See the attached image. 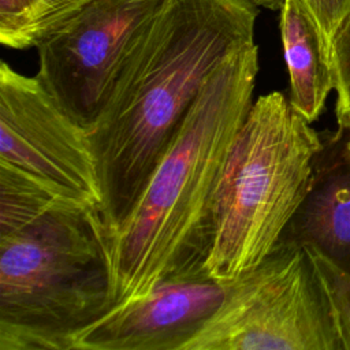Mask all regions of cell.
I'll return each instance as SVG.
<instances>
[{"instance_id": "cell-7", "label": "cell", "mask_w": 350, "mask_h": 350, "mask_svg": "<svg viewBox=\"0 0 350 350\" xmlns=\"http://www.w3.org/2000/svg\"><path fill=\"white\" fill-rule=\"evenodd\" d=\"M0 161L57 194L100 208L103 193L86 129L37 77L0 64Z\"/></svg>"}, {"instance_id": "cell-5", "label": "cell", "mask_w": 350, "mask_h": 350, "mask_svg": "<svg viewBox=\"0 0 350 350\" xmlns=\"http://www.w3.org/2000/svg\"><path fill=\"white\" fill-rule=\"evenodd\" d=\"M183 350H343L332 309L304 246L279 242L227 282L221 305Z\"/></svg>"}, {"instance_id": "cell-4", "label": "cell", "mask_w": 350, "mask_h": 350, "mask_svg": "<svg viewBox=\"0 0 350 350\" xmlns=\"http://www.w3.org/2000/svg\"><path fill=\"white\" fill-rule=\"evenodd\" d=\"M323 148L282 92L253 100L215 194L211 279L231 282L271 253L309 190Z\"/></svg>"}, {"instance_id": "cell-2", "label": "cell", "mask_w": 350, "mask_h": 350, "mask_svg": "<svg viewBox=\"0 0 350 350\" xmlns=\"http://www.w3.org/2000/svg\"><path fill=\"white\" fill-rule=\"evenodd\" d=\"M258 70L254 41L211 72L137 201L111 232L113 308L165 282L209 278L215 194L253 103Z\"/></svg>"}, {"instance_id": "cell-6", "label": "cell", "mask_w": 350, "mask_h": 350, "mask_svg": "<svg viewBox=\"0 0 350 350\" xmlns=\"http://www.w3.org/2000/svg\"><path fill=\"white\" fill-rule=\"evenodd\" d=\"M161 3L93 0L36 46V77L83 129L97 120L122 62Z\"/></svg>"}, {"instance_id": "cell-10", "label": "cell", "mask_w": 350, "mask_h": 350, "mask_svg": "<svg viewBox=\"0 0 350 350\" xmlns=\"http://www.w3.org/2000/svg\"><path fill=\"white\" fill-rule=\"evenodd\" d=\"M279 26L290 81V104L312 123L335 89L331 48L304 0H284Z\"/></svg>"}, {"instance_id": "cell-12", "label": "cell", "mask_w": 350, "mask_h": 350, "mask_svg": "<svg viewBox=\"0 0 350 350\" xmlns=\"http://www.w3.org/2000/svg\"><path fill=\"white\" fill-rule=\"evenodd\" d=\"M329 301L343 350H350V273L310 246H304Z\"/></svg>"}, {"instance_id": "cell-14", "label": "cell", "mask_w": 350, "mask_h": 350, "mask_svg": "<svg viewBox=\"0 0 350 350\" xmlns=\"http://www.w3.org/2000/svg\"><path fill=\"white\" fill-rule=\"evenodd\" d=\"M329 48L332 38L350 15V0H304Z\"/></svg>"}, {"instance_id": "cell-3", "label": "cell", "mask_w": 350, "mask_h": 350, "mask_svg": "<svg viewBox=\"0 0 350 350\" xmlns=\"http://www.w3.org/2000/svg\"><path fill=\"white\" fill-rule=\"evenodd\" d=\"M112 308L111 232L98 208L62 201L0 231V350H71Z\"/></svg>"}, {"instance_id": "cell-13", "label": "cell", "mask_w": 350, "mask_h": 350, "mask_svg": "<svg viewBox=\"0 0 350 350\" xmlns=\"http://www.w3.org/2000/svg\"><path fill=\"white\" fill-rule=\"evenodd\" d=\"M331 57L338 97L336 120L340 129L350 130V15L332 38Z\"/></svg>"}, {"instance_id": "cell-16", "label": "cell", "mask_w": 350, "mask_h": 350, "mask_svg": "<svg viewBox=\"0 0 350 350\" xmlns=\"http://www.w3.org/2000/svg\"><path fill=\"white\" fill-rule=\"evenodd\" d=\"M343 153H345V156L350 160V139L345 144V150H343Z\"/></svg>"}, {"instance_id": "cell-1", "label": "cell", "mask_w": 350, "mask_h": 350, "mask_svg": "<svg viewBox=\"0 0 350 350\" xmlns=\"http://www.w3.org/2000/svg\"><path fill=\"white\" fill-rule=\"evenodd\" d=\"M252 0H163L86 130L109 230L124 220L211 72L254 42Z\"/></svg>"}, {"instance_id": "cell-15", "label": "cell", "mask_w": 350, "mask_h": 350, "mask_svg": "<svg viewBox=\"0 0 350 350\" xmlns=\"http://www.w3.org/2000/svg\"><path fill=\"white\" fill-rule=\"evenodd\" d=\"M253 3H256L257 5H262V7H267V8H271V10H278V8H282L284 0H252Z\"/></svg>"}, {"instance_id": "cell-8", "label": "cell", "mask_w": 350, "mask_h": 350, "mask_svg": "<svg viewBox=\"0 0 350 350\" xmlns=\"http://www.w3.org/2000/svg\"><path fill=\"white\" fill-rule=\"evenodd\" d=\"M227 282H165L118 305L74 336L71 350H183L221 305Z\"/></svg>"}, {"instance_id": "cell-11", "label": "cell", "mask_w": 350, "mask_h": 350, "mask_svg": "<svg viewBox=\"0 0 350 350\" xmlns=\"http://www.w3.org/2000/svg\"><path fill=\"white\" fill-rule=\"evenodd\" d=\"M93 0H0V42L36 48L62 22Z\"/></svg>"}, {"instance_id": "cell-9", "label": "cell", "mask_w": 350, "mask_h": 350, "mask_svg": "<svg viewBox=\"0 0 350 350\" xmlns=\"http://www.w3.org/2000/svg\"><path fill=\"white\" fill-rule=\"evenodd\" d=\"M279 242L314 247L350 273V160L345 153L342 161L319 153L309 190Z\"/></svg>"}]
</instances>
